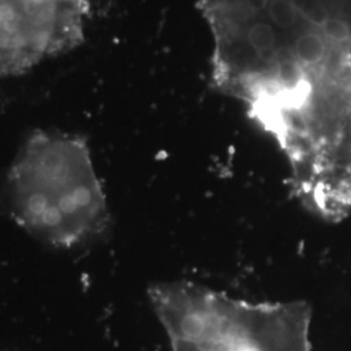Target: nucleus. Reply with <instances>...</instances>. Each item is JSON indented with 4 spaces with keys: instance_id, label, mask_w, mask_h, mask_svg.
Masks as SVG:
<instances>
[{
    "instance_id": "obj_1",
    "label": "nucleus",
    "mask_w": 351,
    "mask_h": 351,
    "mask_svg": "<svg viewBox=\"0 0 351 351\" xmlns=\"http://www.w3.org/2000/svg\"><path fill=\"white\" fill-rule=\"evenodd\" d=\"M13 221L38 241L69 250L110 226L107 197L82 137L38 130L26 139L3 186Z\"/></svg>"
},
{
    "instance_id": "obj_2",
    "label": "nucleus",
    "mask_w": 351,
    "mask_h": 351,
    "mask_svg": "<svg viewBox=\"0 0 351 351\" xmlns=\"http://www.w3.org/2000/svg\"><path fill=\"white\" fill-rule=\"evenodd\" d=\"M306 210L337 223L351 215V97L339 110L316 152L314 162L294 189Z\"/></svg>"
}]
</instances>
